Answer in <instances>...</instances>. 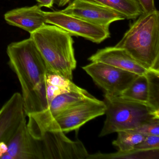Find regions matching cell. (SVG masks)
Returning <instances> with one entry per match:
<instances>
[{"label": "cell", "instance_id": "cell-18", "mask_svg": "<svg viewBox=\"0 0 159 159\" xmlns=\"http://www.w3.org/2000/svg\"><path fill=\"white\" fill-rule=\"evenodd\" d=\"M117 139L112 142V145L119 149V151L131 150L135 146L143 141L146 136L132 130L119 131Z\"/></svg>", "mask_w": 159, "mask_h": 159}, {"label": "cell", "instance_id": "cell-25", "mask_svg": "<svg viewBox=\"0 0 159 159\" xmlns=\"http://www.w3.org/2000/svg\"><path fill=\"white\" fill-rule=\"evenodd\" d=\"M71 0H54V3L58 7H63L70 2Z\"/></svg>", "mask_w": 159, "mask_h": 159}, {"label": "cell", "instance_id": "cell-8", "mask_svg": "<svg viewBox=\"0 0 159 159\" xmlns=\"http://www.w3.org/2000/svg\"><path fill=\"white\" fill-rule=\"evenodd\" d=\"M46 24L56 26L71 36L81 37L92 42L100 43L110 37L108 28L94 25L60 11L44 12Z\"/></svg>", "mask_w": 159, "mask_h": 159}, {"label": "cell", "instance_id": "cell-12", "mask_svg": "<svg viewBox=\"0 0 159 159\" xmlns=\"http://www.w3.org/2000/svg\"><path fill=\"white\" fill-rule=\"evenodd\" d=\"M88 60L108 64L138 75H145L150 70L135 60L125 50L115 46L98 50Z\"/></svg>", "mask_w": 159, "mask_h": 159}, {"label": "cell", "instance_id": "cell-9", "mask_svg": "<svg viewBox=\"0 0 159 159\" xmlns=\"http://www.w3.org/2000/svg\"><path fill=\"white\" fill-rule=\"evenodd\" d=\"M61 11L108 28L113 22L125 19L120 14L89 0H73L66 8Z\"/></svg>", "mask_w": 159, "mask_h": 159}, {"label": "cell", "instance_id": "cell-19", "mask_svg": "<svg viewBox=\"0 0 159 159\" xmlns=\"http://www.w3.org/2000/svg\"><path fill=\"white\" fill-rule=\"evenodd\" d=\"M46 84H51L61 88L66 93H85L87 91L76 85L72 80L58 74L48 71L46 77Z\"/></svg>", "mask_w": 159, "mask_h": 159}, {"label": "cell", "instance_id": "cell-14", "mask_svg": "<svg viewBox=\"0 0 159 159\" xmlns=\"http://www.w3.org/2000/svg\"><path fill=\"white\" fill-rule=\"evenodd\" d=\"M91 96L92 95L87 91L85 93L69 92L62 94L55 98L46 109L30 114L39 120H50Z\"/></svg>", "mask_w": 159, "mask_h": 159}, {"label": "cell", "instance_id": "cell-16", "mask_svg": "<svg viewBox=\"0 0 159 159\" xmlns=\"http://www.w3.org/2000/svg\"><path fill=\"white\" fill-rule=\"evenodd\" d=\"M120 95L148 104L149 83L147 73L145 75H138Z\"/></svg>", "mask_w": 159, "mask_h": 159}, {"label": "cell", "instance_id": "cell-2", "mask_svg": "<svg viewBox=\"0 0 159 159\" xmlns=\"http://www.w3.org/2000/svg\"><path fill=\"white\" fill-rule=\"evenodd\" d=\"M115 47L125 50L149 70L159 73V12L143 13Z\"/></svg>", "mask_w": 159, "mask_h": 159}, {"label": "cell", "instance_id": "cell-24", "mask_svg": "<svg viewBox=\"0 0 159 159\" xmlns=\"http://www.w3.org/2000/svg\"><path fill=\"white\" fill-rule=\"evenodd\" d=\"M38 5L40 7L52 8L54 4V0H37Z\"/></svg>", "mask_w": 159, "mask_h": 159}, {"label": "cell", "instance_id": "cell-17", "mask_svg": "<svg viewBox=\"0 0 159 159\" xmlns=\"http://www.w3.org/2000/svg\"><path fill=\"white\" fill-rule=\"evenodd\" d=\"M159 149L143 150L134 148L128 151H118L115 153L98 152L93 155L89 154L87 159H159Z\"/></svg>", "mask_w": 159, "mask_h": 159}, {"label": "cell", "instance_id": "cell-22", "mask_svg": "<svg viewBox=\"0 0 159 159\" xmlns=\"http://www.w3.org/2000/svg\"><path fill=\"white\" fill-rule=\"evenodd\" d=\"M134 148L143 150L159 149V136L148 135Z\"/></svg>", "mask_w": 159, "mask_h": 159}, {"label": "cell", "instance_id": "cell-11", "mask_svg": "<svg viewBox=\"0 0 159 159\" xmlns=\"http://www.w3.org/2000/svg\"><path fill=\"white\" fill-rule=\"evenodd\" d=\"M7 145L6 153L11 159H43L40 146L30 133L26 120Z\"/></svg>", "mask_w": 159, "mask_h": 159}, {"label": "cell", "instance_id": "cell-20", "mask_svg": "<svg viewBox=\"0 0 159 159\" xmlns=\"http://www.w3.org/2000/svg\"><path fill=\"white\" fill-rule=\"evenodd\" d=\"M147 76L149 83L148 104L159 110V73L150 70Z\"/></svg>", "mask_w": 159, "mask_h": 159}, {"label": "cell", "instance_id": "cell-15", "mask_svg": "<svg viewBox=\"0 0 159 159\" xmlns=\"http://www.w3.org/2000/svg\"><path fill=\"white\" fill-rule=\"evenodd\" d=\"M108 8L123 16L125 19H137L143 13L136 0H89Z\"/></svg>", "mask_w": 159, "mask_h": 159}, {"label": "cell", "instance_id": "cell-1", "mask_svg": "<svg viewBox=\"0 0 159 159\" xmlns=\"http://www.w3.org/2000/svg\"><path fill=\"white\" fill-rule=\"evenodd\" d=\"M9 64L21 84L26 114L40 112L49 106L45 62L31 38L8 45Z\"/></svg>", "mask_w": 159, "mask_h": 159}, {"label": "cell", "instance_id": "cell-21", "mask_svg": "<svg viewBox=\"0 0 159 159\" xmlns=\"http://www.w3.org/2000/svg\"><path fill=\"white\" fill-rule=\"evenodd\" d=\"M131 130L145 136H159V119L148 122Z\"/></svg>", "mask_w": 159, "mask_h": 159}, {"label": "cell", "instance_id": "cell-3", "mask_svg": "<svg viewBox=\"0 0 159 159\" xmlns=\"http://www.w3.org/2000/svg\"><path fill=\"white\" fill-rule=\"evenodd\" d=\"M48 71L72 80L77 61L72 36L55 25L45 24L30 34Z\"/></svg>", "mask_w": 159, "mask_h": 159}, {"label": "cell", "instance_id": "cell-13", "mask_svg": "<svg viewBox=\"0 0 159 159\" xmlns=\"http://www.w3.org/2000/svg\"><path fill=\"white\" fill-rule=\"evenodd\" d=\"M4 19L9 25L22 29L30 34L46 24L44 11L38 5L9 11L4 15Z\"/></svg>", "mask_w": 159, "mask_h": 159}, {"label": "cell", "instance_id": "cell-10", "mask_svg": "<svg viewBox=\"0 0 159 159\" xmlns=\"http://www.w3.org/2000/svg\"><path fill=\"white\" fill-rule=\"evenodd\" d=\"M26 116L22 94L15 93L0 109V143L7 145Z\"/></svg>", "mask_w": 159, "mask_h": 159}, {"label": "cell", "instance_id": "cell-4", "mask_svg": "<svg viewBox=\"0 0 159 159\" xmlns=\"http://www.w3.org/2000/svg\"><path fill=\"white\" fill-rule=\"evenodd\" d=\"M106 119L99 136L122 130H133L143 124L159 119V110L148 103L121 95L105 94Z\"/></svg>", "mask_w": 159, "mask_h": 159}, {"label": "cell", "instance_id": "cell-23", "mask_svg": "<svg viewBox=\"0 0 159 159\" xmlns=\"http://www.w3.org/2000/svg\"><path fill=\"white\" fill-rule=\"evenodd\" d=\"M142 8L143 13L149 12L155 10L154 0H136Z\"/></svg>", "mask_w": 159, "mask_h": 159}, {"label": "cell", "instance_id": "cell-6", "mask_svg": "<svg viewBox=\"0 0 159 159\" xmlns=\"http://www.w3.org/2000/svg\"><path fill=\"white\" fill-rule=\"evenodd\" d=\"M106 109L104 101L92 95L50 120H39L29 114L28 122L68 133L79 129L89 121L104 115Z\"/></svg>", "mask_w": 159, "mask_h": 159}, {"label": "cell", "instance_id": "cell-7", "mask_svg": "<svg viewBox=\"0 0 159 159\" xmlns=\"http://www.w3.org/2000/svg\"><path fill=\"white\" fill-rule=\"evenodd\" d=\"M105 94L120 95L138 75L105 63L93 62L82 67Z\"/></svg>", "mask_w": 159, "mask_h": 159}, {"label": "cell", "instance_id": "cell-5", "mask_svg": "<svg viewBox=\"0 0 159 159\" xmlns=\"http://www.w3.org/2000/svg\"><path fill=\"white\" fill-rule=\"evenodd\" d=\"M31 135L38 141L43 159H84L89 155L83 143L80 140H71L65 133L27 123Z\"/></svg>", "mask_w": 159, "mask_h": 159}]
</instances>
